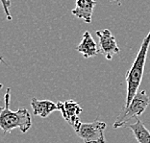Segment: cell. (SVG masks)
<instances>
[{
	"label": "cell",
	"instance_id": "3",
	"mask_svg": "<svg viewBox=\"0 0 150 143\" xmlns=\"http://www.w3.org/2000/svg\"><path fill=\"white\" fill-rule=\"evenodd\" d=\"M150 106V97L145 90L138 91L132 99L130 105L127 108H122L120 113L117 115L114 123V129L124 127L133 118H138L144 113L146 108Z\"/></svg>",
	"mask_w": 150,
	"mask_h": 143
},
{
	"label": "cell",
	"instance_id": "5",
	"mask_svg": "<svg viewBox=\"0 0 150 143\" xmlns=\"http://www.w3.org/2000/svg\"><path fill=\"white\" fill-rule=\"evenodd\" d=\"M99 39V53L104 55L107 60L111 61L115 54L119 53V47L117 46L115 37L112 35L109 29H104L95 32Z\"/></svg>",
	"mask_w": 150,
	"mask_h": 143
},
{
	"label": "cell",
	"instance_id": "4",
	"mask_svg": "<svg viewBox=\"0 0 150 143\" xmlns=\"http://www.w3.org/2000/svg\"><path fill=\"white\" fill-rule=\"evenodd\" d=\"M106 127V123L99 120H94L90 123H83L80 121L74 130L85 143H106L104 135Z\"/></svg>",
	"mask_w": 150,
	"mask_h": 143
},
{
	"label": "cell",
	"instance_id": "10",
	"mask_svg": "<svg viewBox=\"0 0 150 143\" xmlns=\"http://www.w3.org/2000/svg\"><path fill=\"white\" fill-rule=\"evenodd\" d=\"M124 127L129 128L133 132L135 138L137 139L139 143H150V132L144 126V124L139 120V117L136 118L135 123H128Z\"/></svg>",
	"mask_w": 150,
	"mask_h": 143
},
{
	"label": "cell",
	"instance_id": "12",
	"mask_svg": "<svg viewBox=\"0 0 150 143\" xmlns=\"http://www.w3.org/2000/svg\"><path fill=\"white\" fill-rule=\"evenodd\" d=\"M110 1H121V0H110Z\"/></svg>",
	"mask_w": 150,
	"mask_h": 143
},
{
	"label": "cell",
	"instance_id": "8",
	"mask_svg": "<svg viewBox=\"0 0 150 143\" xmlns=\"http://www.w3.org/2000/svg\"><path fill=\"white\" fill-rule=\"evenodd\" d=\"M76 50L83 55L85 59H88L91 57L96 56L99 53V46L93 39L91 33L87 31L83 34V39L77 45Z\"/></svg>",
	"mask_w": 150,
	"mask_h": 143
},
{
	"label": "cell",
	"instance_id": "1",
	"mask_svg": "<svg viewBox=\"0 0 150 143\" xmlns=\"http://www.w3.org/2000/svg\"><path fill=\"white\" fill-rule=\"evenodd\" d=\"M150 46V31L142 40L139 50L136 56L131 67L126 73L125 81L127 84V94H126L125 105L123 108H127L130 105L132 99L137 94L139 87L141 86L142 77H144V66L148 49Z\"/></svg>",
	"mask_w": 150,
	"mask_h": 143
},
{
	"label": "cell",
	"instance_id": "9",
	"mask_svg": "<svg viewBox=\"0 0 150 143\" xmlns=\"http://www.w3.org/2000/svg\"><path fill=\"white\" fill-rule=\"evenodd\" d=\"M31 107L33 108V113L35 115L45 118L54 111H58L57 103L50 100H39L36 97L31 99Z\"/></svg>",
	"mask_w": 150,
	"mask_h": 143
},
{
	"label": "cell",
	"instance_id": "7",
	"mask_svg": "<svg viewBox=\"0 0 150 143\" xmlns=\"http://www.w3.org/2000/svg\"><path fill=\"white\" fill-rule=\"evenodd\" d=\"M95 5V0H76L75 8L71 11V13L77 18L83 19L86 23H91Z\"/></svg>",
	"mask_w": 150,
	"mask_h": 143
},
{
	"label": "cell",
	"instance_id": "11",
	"mask_svg": "<svg viewBox=\"0 0 150 143\" xmlns=\"http://www.w3.org/2000/svg\"><path fill=\"white\" fill-rule=\"evenodd\" d=\"M2 2V6H3V10L5 12V15H6V18L11 21L13 19L12 18V15H11V12H10V8H11V1L10 0H1Z\"/></svg>",
	"mask_w": 150,
	"mask_h": 143
},
{
	"label": "cell",
	"instance_id": "6",
	"mask_svg": "<svg viewBox=\"0 0 150 143\" xmlns=\"http://www.w3.org/2000/svg\"><path fill=\"white\" fill-rule=\"evenodd\" d=\"M57 106H58V111H61L64 120L69 125L75 128L79 124L80 122L79 115L83 111L79 103L75 102L74 100H67L66 102H64V103L59 101L57 102Z\"/></svg>",
	"mask_w": 150,
	"mask_h": 143
},
{
	"label": "cell",
	"instance_id": "2",
	"mask_svg": "<svg viewBox=\"0 0 150 143\" xmlns=\"http://www.w3.org/2000/svg\"><path fill=\"white\" fill-rule=\"evenodd\" d=\"M10 100H11V88H7L4 96L5 105L0 112V127L4 134L11 132L16 128H19L21 132L25 134L32 126L31 114L25 108H19L16 111H11L9 107Z\"/></svg>",
	"mask_w": 150,
	"mask_h": 143
}]
</instances>
